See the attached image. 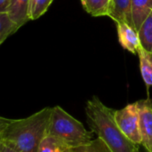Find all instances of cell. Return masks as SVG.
Here are the masks:
<instances>
[{"mask_svg":"<svg viewBox=\"0 0 152 152\" xmlns=\"http://www.w3.org/2000/svg\"><path fill=\"white\" fill-rule=\"evenodd\" d=\"M86 122L91 132L102 140L112 152H139V145L128 140L115 120V110L93 96L86 105Z\"/></svg>","mask_w":152,"mask_h":152,"instance_id":"cell-1","label":"cell"},{"mask_svg":"<svg viewBox=\"0 0 152 152\" xmlns=\"http://www.w3.org/2000/svg\"><path fill=\"white\" fill-rule=\"evenodd\" d=\"M52 108H44L31 116L20 119H11L0 132L2 140L19 152H37L47 134Z\"/></svg>","mask_w":152,"mask_h":152,"instance_id":"cell-2","label":"cell"},{"mask_svg":"<svg viewBox=\"0 0 152 152\" xmlns=\"http://www.w3.org/2000/svg\"><path fill=\"white\" fill-rule=\"evenodd\" d=\"M47 134L72 150L82 148L93 140L92 133L60 106L52 108Z\"/></svg>","mask_w":152,"mask_h":152,"instance_id":"cell-3","label":"cell"},{"mask_svg":"<svg viewBox=\"0 0 152 152\" xmlns=\"http://www.w3.org/2000/svg\"><path fill=\"white\" fill-rule=\"evenodd\" d=\"M115 120L125 136L136 145H142V136L139 128V114L136 102L115 110Z\"/></svg>","mask_w":152,"mask_h":152,"instance_id":"cell-4","label":"cell"},{"mask_svg":"<svg viewBox=\"0 0 152 152\" xmlns=\"http://www.w3.org/2000/svg\"><path fill=\"white\" fill-rule=\"evenodd\" d=\"M139 114V128L142 146L147 152H152V100L147 98L135 102Z\"/></svg>","mask_w":152,"mask_h":152,"instance_id":"cell-5","label":"cell"},{"mask_svg":"<svg viewBox=\"0 0 152 152\" xmlns=\"http://www.w3.org/2000/svg\"><path fill=\"white\" fill-rule=\"evenodd\" d=\"M118 40L122 47L132 53H137L141 46L137 30L126 22L116 23Z\"/></svg>","mask_w":152,"mask_h":152,"instance_id":"cell-6","label":"cell"},{"mask_svg":"<svg viewBox=\"0 0 152 152\" xmlns=\"http://www.w3.org/2000/svg\"><path fill=\"white\" fill-rule=\"evenodd\" d=\"M107 16L110 17L116 23L126 22L134 27L131 0H110Z\"/></svg>","mask_w":152,"mask_h":152,"instance_id":"cell-7","label":"cell"},{"mask_svg":"<svg viewBox=\"0 0 152 152\" xmlns=\"http://www.w3.org/2000/svg\"><path fill=\"white\" fill-rule=\"evenodd\" d=\"M28 5L29 0H10L6 13L18 28L29 20L28 14Z\"/></svg>","mask_w":152,"mask_h":152,"instance_id":"cell-8","label":"cell"},{"mask_svg":"<svg viewBox=\"0 0 152 152\" xmlns=\"http://www.w3.org/2000/svg\"><path fill=\"white\" fill-rule=\"evenodd\" d=\"M131 9L134 27L138 31L143 20L152 11V0H131Z\"/></svg>","mask_w":152,"mask_h":152,"instance_id":"cell-9","label":"cell"},{"mask_svg":"<svg viewBox=\"0 0 152 152\" xmlns=\"http://www.w3.org/2000/svg\"><path fill=\"white\" fill-rule=\"evenodd\" d=\"M141 46L152 56V11L137 31Z\"/></svg>","mask_w":152,"mask_h":152,"instance_id":"cell-10","label":"cell"},{"mask_svg":"<svg viewBox=\"0 0 152 152\" xmlns=\"http://www.w3.org/2000/svg\"><path fill=\"white\" fill-rule=\"evenodd\" d=\"M140 59L141 73L147 88L152 86V56L148 53L142 46H140L137 53Z\"/></svg>","mask_w":152,"mask_h":152,"instance_id":"cell-11","label":"cell"},{"mask_svg":"<svg viewBox=\"0 0 152 152\" xmlns=\"http://www.w3.org/2000/svg\"><path fill=\"white\" fill-rule=\"evenodd\" d=\"M83 8L94 17L107 16L110 0H81Z\"/></svg>","mask_w":152,"mask_h":152,"instance_id":"cell-12","label":"cell"},{"mask_svg":"<svg viewBox=\"0 0 152 152\" xmlns=\"http://www.w3.org/2000/svg\"><path fill=\"white\" fill-rule=\"evenodd\" d=\"M69 148L53 135L46 134L41 141L37 152H67Z\"/></svg>","mask_w":152,"mask_h":152,"instance_id":"cell-13","label":"cell"},{"mask_svg":"<svg viewBox=\"0 0 152 152\" xmlns=\"http://www.w3.org/2000/svg\"><path fill=\"white\" fill-rule=\"evenodd\" d=\"M53 0H29L28 19L34 20L41 17L49 8Z\"/></svg>","mask_w":152,"mask_h":152,"instance_id":"cell-14","label":"cell"},{"mask_svg":"<svg viewBox=\"0 0 152 152\" xmlns=\"http://www.w3.org/2000/svg\"><path fill=\"white\" fill-rule=\"evenodd\" d=\"M18 28L6 12L0 14V41H4Z\"/></svg>","mask_w":152,"mask_h":152,"instance_id":"cell-15","label":"cell"},{"mask_svg":"<svg viewBox=\"0 0 152 152\" xmlns=\"http://www.w3.org/2000/svg\"><path fill=\"white\" fill-rule=\"evenodd\" d=\"M75 152H112L111 150L107 146V144L101 140L100 138H96L92 140L86 146L76 149Z\"/></svg>","mask_w":152,"mask_h":152,"instance_id":"cell-16","label":"cell"},{"mask_svg":"<svg viewBox=\"0 0 152 152\" xmlns=\"http://www.w3.org/2000/svg\"><path fill=\"white\" fill-rule=\"evenodd\" d=\"M0 152H19L17 150H15L12 146L8 144L6 142L2 140L1 138V148H0Z\"/></svg>","mask_w":152,"mask_h":152,"instance_id":"cell-17","label":"cell"},{"mask_svg":"<svg viewBox=\"0 0 152 152\" xmlns=\"http://www.w3.org/2000/svg\"><path fill=\"white\" fill-rule=\"evenodd\" d=\"M10 0H0V14L7 12Z\"/></svg>","mask_w":152,"mask_h":152,"instance_id":"cell-18","label":"cell"},{"mask_svg":"<svg viewBox=\"0 0 152 152\" xmlns=\"http://www.w3.org/2000/svg\"><path fill=\"white\" fill-rule=\"evenodd\" d=\"M10 121H11V119H9V118L0 117V130L3 129L4 127H5Z\"/></svg>","mask_w":152,"mask_h":152,"instance_id":"cell-19","label":"cell"},{"mask_svg":"<svg viewBox=\"0 0 152 152\" xmlns=\"http://www.w3.org/2000/svg\"><path fill=\"white\" fill-rule=\"evenodd\" d=\"M67 152H75V150H72V149H69Z\"/></svg>","mask_w":152,"mask_h":152,"instance_id":"cell-20","label":"cell"},{"mask_svg":"<svg viewBox=\"0 0 152 152\" xmlns=\"http://www.w3.org/2000/svg\"><path fill=\"white\" fill-rule=\"evenodd\" d=\"M1 132V131H0ZM0 148H1V135H0Z\"/></svg>","mask_w":152,"mask_h":152,"instance_id":"cell-21","label":"cell"},{"mask_svg":"<svg viewBox=\"0 0 152 152\" xmlns=\"http://www.w3.org/2000/svg\"><path fill=\"white\" fill-rule=\"evenodd\" d=\"M2 43H4V41H0V45H2Z\"/></svg>","mask_w":152,"mask_h":152,"instance_id":"cell-22","label":"cell"},{"mask_svg":"<svg viewBox=\"0 0 152 152\" xmlns=\"http://www.w3.org/2000/svg\"><path fill=\"white\" fill-rule=\"evenodd\" d=\"M1 130H2V129H1ZM1 130H0V131H1Z\"/></svg>","mask_w":152,"mask_h":152,"instance_id":"cell-23","label":"cell"}]
</instances>
